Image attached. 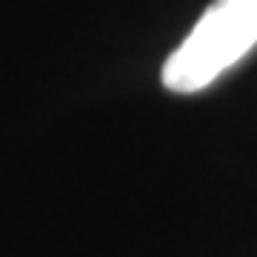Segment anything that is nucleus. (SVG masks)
<instances>
[{"instance_id": "1", "label": "nucleus", "mask_w": 257, "mask_h": 257, "mask_svg": "<svg viewBox=\"0 0 257 257\" xmlns=\"http://www.w3.org/2000/svg\"><path fill=\"white\" fill-rule=\"evenodd\" d=\"M254 46L257 0H214L183 43L166 57L160 80L177 94L200 92Z\"/></svg>"}]
</instances>
